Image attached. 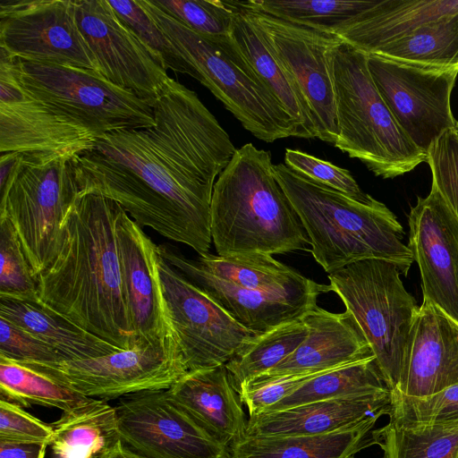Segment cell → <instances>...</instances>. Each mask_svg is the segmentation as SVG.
<instances>
[{
    "label": "cell",
    "mask_w": 458,
    "mask_h": 458,
    "mask_svg": "<svg viewBox=\"0 0 458 458\" xmlns=\"http://www.w3.org/2000/svg\"><path fill=\"white\" fill-rule=\"evenodd\" d=\"M103 136L25 89L16 101L0 103L1 154L51 153L72 158Z\"/></svg>",
    "instance_id": "cell-21"
},
{
    "label": "cell",
    "mask_w": 458,
    "mask_h": 458,
    "mask_svg": "<svg viewBox=\"0 0 458 458\" xmlns=\"http://www.w3.org/2000/svg\"><path fill=\"white\" fill-rule=\"evenodd\" d=\"M107 2L166 71L187 74L202 83L203 79L198 70L164 33L142 7L140 0Z\"/></svg>",
    "instance_id": "cell-37"
},
{
    "label": "cell",
    "mask_w": 458,
    "mask_h": 458,
    "mask_svg": "<svg viewBox=\"0 0 458 458\" xmlns=\"http://www.w3.org/2000/svg\"><path fill=\"white\" fill-rule=\"evenodd\" d=\"M368 55L372 80L403 131L427 153L457 121L451 108V95L458 67L423 66Z\"/></svg>",
    "instance_id": "cell-12"
},
{
    "label": "cell",
    "mask_w": 458,
    "mask_h": 458,
    "mask_svg": "<svg viewBox=\"0 0 458 458\" xmlns=\"http://www.w3.org/2000/svg\"><path fill=\"white\" fill-rule=\"evenodd\" d=\"M47 445L0 439V458H44Z\"/></svg>",
    "instance_id": "cell-46"
},
{
    "label": "cell",
    "mask_w": 458,
    "mask_h": 458,
    "mask_svg": "<svg viewBox=\"0 0 458 458\" xmlns=\"http://www.w3.org/2000/svg\"><path fill=\"white\" fill-rule=\"evenodd\" d=\"M389 421L403 427L458 422V384L425 397L391 399Z\"/></svg>",
    "instance_id": "cell-40"
},
{
    "label": "cell",
    "mask_w": 458,
    "mask_h": 458,
    "mask_svg": "<svg viewBox=\"0 0 458 458\" xmlns=\"http://www.w3.org/2000/svg\"><path fill=\"white\" fill-rule=\"evenodd\" d=\"M0 296L38 299V277L18 235L6 217H0Z\"/></svg>",
    "instance_id": "cell-39"
},
{
    "label": "cell",
    "mask_w": 458,
    "mask_h": 458,
    "mask_svg": "<svg viewBox=\"0 0 458 458\" xmlns=\"http://www.w3.org/2000/svg\"><path fill=\"white\" fill-rule=\"evenodd\" d=\"M115 235L124 295L136 338L178 344L162 293L157 245L120 205Z\"/></svg>",
    "instance_id": "cell-19"
},
{
    "label": "cell",
    "mask_w": 458,
    "mask_h": 458,
    "mask_svg": "<svg viewBox=\"0 0 458 458\" xmlns=\"http://www.w3.org/2000/svg\"><path fill=\"white\" fill-rule=\"evenodd\" d=\"M53 429L17 403L0 399V439L50 445Z\"/></svg>",
    "instance_id": "cell-45"
},
{
    "label": "cell",
    "mask_w": 458,
    "mask_h": 458,
    "mask_svg": "<svg viewBox=\"0 0 458 458\" xmlns=\"http://www.w3.org/2000/svg\"><path fill=\"white\" fill-rule=\"evenodd\" d=\"M70 159L51 153H21L0 191V217L12 223L37 277L55 258L81 193Z\"/></svg>",
    "instance_id": "cell-7"
},
{
    "label": "cell",
    "mask_w": 458,
    "mask_h": 458,
    "mask_svg": "<svg viewBox=\"0 0 458 458\" xmlns=\"http://www.w3.org/2000/svg\"><path fill=\"white\" fill-rule=\"evenodd\" d=\"M408 222L423 299L458 322V221L432 184L427 197H418Z\"/></svg>",
    "instance_id": "cell-18"
},
{
    "label": "cell",
    "mask_w": 458,
    "mask_h": 458,
    "mask_svg": "<svg viewBox=\"0 0 458 458\" xmlns=\"http://www.w3.org/2000/svg\"><path fill=\"white\" fill-rule=\"evenodd\" d=\"M383 458H457L458 422L403 427L392 421L371 432Z\"/></svg>",
    "instance_id": "cell-34"
},
{
    "label": "cell",
    "mask_w": 458,
    "mask_h": 458,
    "mask_svg": "<svg viewBox=\"0 0 458 458\" xmlns=\"http://www.w3.org/2000/svg\"><path fill=\"white\" fill-rule=\"evenodd\" d=\"M21 153L7 152L0 156V191L6 185L10 176L17 166Z\"/></svg>",
    "instance_id": "cell-47"
},
{
    "label": "cell",
    "mask_w": 458,
    "mask_h": 458,
    "mask_svg": "<svg viewBox=\"0 0 458 458\" xmlns=\"http://www.w3.org/2000/svg\"><path fill=\"white\" fill-rule=\"evenodd\" d=\"M273 172L305 229L313 258L327 273L360 260L382 259L407 276L412 253L403 242V226L384 203L374 198L358 201L284 164L273 165Z\"/></svg>",
    "instance_id": "cell-4"
},
{
    "label": "cell",
    "mask_w": 458,
    "mask_h": 458,
    "mask_svg": "<svg viewBox=\"0 0 458 458\" xmlns=\"http://www.w3.org/2000/svg\"><path fill=\"white\" fill-rule=\"evenodd\" d=\"M166 391L227 448L246 436L248 419L225 365L188 371Z\"/></svg>",
    "instance_id": "cell-24"
},
{
    "label": "cell",
    "mask_w": 458,
    "mask_h": 458,
    "mask_svg": "<svg viewBox=\"0 0 458 458\" xmlns=\"http://www.w3.org/2000/svg\"><path fill=\"white\" fill-rule=\"evenodd\" d=\"M377 420L322 435L245 436L229 446L227 458H351L374 445Z\"/></svg>",
    "instance_id": "cell-27"
},
{
    "label": "cell",
    "mask_w": 458,
    "mask_h": 458,
    "mask_svg": "<svg viewBox=\"0 0 458 458\" xmlns=\"http://www.w3.org/2000/svg\"><path fill=\"white\" fill-rule=\"evenodd\" d=\"M239 4L259 29L307 112L316 138L335 144L337 125L331 52L342 39Z\"/></svg>",
    "instance_id": "cell-11"
},
{
    "label": "cell",
    "mask_w": 458,
    "mask_h": 458,
    "mask_svg": "<svg viewBox=\"0 0 458 458\" xmlns=\"http://www.w3.org/2000/svg\"><path fill=\"white\" fill-rule=\"evenodd\" d=\"M212 276L236 286L258 291H286L311 287L316 282L267 254H242L229 257L210 253L194 259Z\"/></svg>",
    "instance_id": "cell-30"
},
{
    "label": "cell",
    "mask_w": 458,
    "mask_h": 458,
    "mask_svg": "<svg viewBox=\"0 0 458 458\" xmlns=\"http://www.w3.org/2000/svg\"><path fill=\"white\" fill-rule=\"evenodd\" d=\"M55 458H97L120 439L115 407L90 398L50 424Z\"/></svg>",
    "instance_id": "cell-29"
},
{
    "label": "cell",
    "mask_w": 458,
    "mask_h": 458,
    "mask_svg": "<svg viewBox=\"0 0 458 458\" xmlns=\"http://www.w3.org/2000/svg\"><path fill=\"white\" fill-rule=\"evenodd\" d=\"M301 318L309 327L306 339L279 364L258 377L327 371L375 357L363 331L348 310L333 313L317 305Z\"/></svg>",
    "instance_id": "cell-22"
},
{
    "label": "cell",
    "mask_w": 458,
    "mask_h": 458,
    "mask_svg": "<svg viewBox=\"0 0 458 458\" xmlns=\"http://www.w3.org/2000/svg\"><path fill=\"white\" fill-rule=\"evenodd\" d=\"M120 439L146 458H227L228 448L165 390L142 391L115 406Z\"/></svg>",
    "instance_id": "cell-15"
},
{
    "label": "cell",
    "mask_w": 458,
    "mask_h": 458,
    "mask_svg": "<svg viewBox=\"0 0 458 458\" xmlns=\"http://www.w3.org/2000/svg\"><path fill=\"white\" fill-rule=\"evenodd\" d=\"M284 165L299 174L343 192L358 201L369 202L373 199L362 191L348 170L301 150L286 148Z\"/></svg>",
    "instance_id": "cell-41"
},
{
    "label": "cell",
    "mask_w": 458,
    "mask_h": 458,
    "mask_svg": "<svg viewBox=\"0 0 458 458\" xmlns=\"http://www.w3.org/2000/svg\"><path fill=\"white\" fill-rule=\"evenodd\" d=\"M273 165L268 151L246 143L217 177L210 231L218 256L308 250V235Z\"/></svg>",
    "instance_id": "cell-3"
},
{
    "label": "cell",
    "mask_w": 458,
    "mask_h": 458,
    "mask_svg": "<svg viewBox=\"0 0 458 458\" xmlns=\"http://www.w3.org/2000/svg\"><path fill=\"white\" fill-rule=\"evenodd\" d=\"M0 48L25 61L100 72L78 27L74 0L2 1Z\"/></svg>",
    "instance_id": "cell-14"
},
{
    "label": "cell",
    "mask_w": 458,
    "mask_h": 458,
    "mask_svg": "<svg viewBox=\"0 0 458 458\" xmlns=\"http://www.w3.org/2000/svg\"><path fill=\"white\" fill-rule=\"evenodd\" d=\"M371 54L434 67H458V13L422 27Z\"/></svg>",
    "instance_id": "cell-35"
},
{
    "label": "cell",
    "mask_w": 458,
    "mask_h": 458,
    "mask_svg": "<svg viewBox=\"0 0 458 458\" xmlns=\"http://www.w3.org/2000/svg\"><path fill=\"white\" fill-rule=\"evenodd\" d=\"M458 13V0H377L335 36L371 54L428 24Z\"/></svg>",
    "instance_id": "cell-25"
},
{
    "label": "cell",
    "mask_w": 458,
    "mask_h": 458,
    "mask_svg": "<svg viewBox=\"0 0 458 458\" xmlns=\"http://www.w3.org/2000/svg\"><path fill=\"white\" fill-rule=\"evenodd\" d=\"M389 391L391 392L373 357L317 376L265 411L283 410L321 400Z\"/></svg>",
    "instance_id": "cell-31"
},
{
    "label": "cell",
    "mask_w": 458,
    "mask_h": 458,
    "mask_svg": "<svg viewBox=\"0 0 458 458\" xmlns=\"http://www.w3.org/2000/svg\"><path fill=\"white\" fill-rule=\"evenodd\" d=\"M18 59L21 85L30 96L103 135L155 124L151 106L97 71Z\"/></svg>",
    "instance_id": "cell-9"
},
{
    "label": "cell",
    "mask_w": 458,
    "mask_h": 458,
    "mask_svg": "<svg viewBox=\"0 0 458 458\" xmlns=\"http://www.w3.org/2000/svg\"><path fill=\"white\" fill-rule=\"evenodd\" d=\"M155 124L105 134L72 157L82 192L104 195L140 226L208 253L216 179L235 153L195 91L171 79L153 106Z\"/></svg>",
    "instance_id": "cell-1"
},
{
    "label": "cell",
    "mask_w": 458,
    "mask_h": 458,
    "mask_svg": "<svg viewBox=\"0 0 458 458\" xmlns=\"http://www.w3.org/2000/svg\"><path fill=\"white\" fill-rule=\"evenodd\" d=\"M329 371V370H327ZM327 371L284 375L273 377H255L242 385L237 393L249 416L267 411L307 381Z\"/></svg>",
    "instance_id": "cell-43"
},
{
    "label": "cell",
    "mask_w": 458,
    "mask_h": 458,
    "mask_svg": "<svg viewBox=\"0 0 458 458\" xmlns=\"http://www.w3.org/2000/svg\"><path fill=\"white\" fill-rule=\"evenodd\" d=\"M0 399L29 407L74 409L90 397L82 395L46 375L16 361L0 357Z\"/></svg>",
    "instance_id": "cell-36"
},
{
    "label": "cell",
    "mask_w": 458,
    "mask_h": 458,
    "mask_svg": "<svg viewBox=\"0 0 458 458\" xmlns=\"http://www.w3.org/2000/svg\"><path fill=\"white\" fill-rule=\"evenodd\" d=\"M337 140L335 147L361 161L376 176L411 172L428 155L403 131L380 96L368 55L343 40L331 52Z\"/></svg>",
    "instance_id": "cell-5"
},
{
    "label": "cell",
    "mask_w": 458,
    "mask_h": 458,
    "mask_svg": "<svg viewBox=\"0 0 458 458\" xmlns=\"http://www.w3.org/2000/svg\"><path fill=\"white\" fill-rule=\"evenodd\" d=\"M427 155L432 184L458 221V140L454 131L450 130L436 140Z\"/></svg>",
    "instance_id": "cell-42"
},
{
    "label": "cell",
    "mask_w": 458,
    "mask_h": 458,
    "mask_svg": "<svg viewBox=\"0 0 458 458\" xmlns=\"http://www.w3.org/2000/svg\"><path fill=\"white\" fill-rule=\"evenodd\" d=\"M0 357L19 363L64 361L51 346L3 318H0Z\"/></svg>",
    "instance_id": "cell-44"
},
{
    "label": "cell",
    "mask_w": 458,
    "mask_h": 458,
    "mask_svg": "<svg viewBox=\"0 0 458 458\" xmlns=\"http://www.w3.org/2000/svg\"><path fill=\"white\" fill-rule=\"evenodd\" d=\"M142 7L201 75L202 85L254 137L267 143L304 138L298 124L271 95L229 35L208 38L188 29L151 0Z\"/></svg>",
    "instance_id": "cell-6"
},
{
    "label": "cell",
    "mask_w": 458,
    "mask_h": 458,
    "mask_svg": "<svg viewBox=\"0 0 458 458\" xmlns=\"http://www.w3.org/2000/svg\"><path fill=\"white\" fill-rule=\"evenodd\" d=\"M391 411V392L304 403L249 416L246 436H312L357 426Z\"/></svg>",
    "instance_id": "cell-23"
},
{
    "label": "cell",
    "mask_w": 458,
    "mask_h": 458,
    "mask_svg": "<svg viewBox=\"0 0 458 458\" xmlns=\"http://www.w3.org/2000/svg\"><path fill=\"white\" fill-rule=\"evenodd\" d=\"M159 255L174 269L201 289L237 324L253 335L301 319L317 306L318 297L331 292L330 285L286 291H258L236 286L206 272L194 259L169 244L157 245Z\"/></svg>",
    "instance_id": "cell-17"
},
{
    "label": "cell",
    "mask_w": 458,
    "mask_h": 458,
    "mask_svg": "<svg viewBox=\"0 0 458 458\" xmlns=\"http://www.w3.org/2000/svg\"><path fill=\"white\" fill-rule=\"evenodd\" d=\"M458 384V322L423 299L391 399L420 398Z\"/></svg>",
    "instance_id": "cell-20"
},
{
    "label": "cell",
    "mask_w": 458,
    "mask_h": 458,
    "mask_svg": "<svg viewBox=\"0 0 458 458\" xmlns=\"http://www.w3.org/2000/svg\"><path fill=\"white\" fill-rule=\"evenodd\" d=\"M97 458H146L131 449L124 446L122 440H119L113 447L98 455Z\"/></svg>",
    "instance_id": "cell-48"
},
{
    "label": "cell",
    "mask_w": 458,
    "mask_h": 458,
    "mask_svg": "<svg viewBox=\"0 0 458 458\" xmlns=\"http://www.w3.org/2000/svg\"><path fill=\"white\" fill-rule=\"evenodd\" d=\"M457 458H458V455H457Z\"/></svg>",
    "instance_id": "cell-51"
},
{
    "label": "cell",
    "mask_w": 458,
    "mask_h": 458,
    "mask_svg": "<svg viewBox=\"0 0 458 458\" xmlns=\"http://www.w3.org/2000/svg\"><path fill=\"white\" fill-rule=\"evenodd\" d=\"M454 131L455 135H456V138H457V140H458V122L456 123V125H455V127H454Z\"/></svg>",
    "instance_id": "cell-49"
},
{
    "label": "cell",
    "mask_w": 458,
    "mask_h": 458,
    "mask_svg": "<svg viewBox=\"0 0 458 458\" xmlns=\"http://www.w3.org/2000/svg\"><path fill=\"white\" fill-rule=\"evenodd\" d=\"M400 274L394 263L365 259L328 275L331 292L339 296L363 331L391 392L399 384L420 310Z\"/></svg>",
    "instance_id": "cell-8"
},
{
    "label": "cell",
    "mask_w": 458,
    "mask_h": 458,
    "mask_svg": "<svg viewBox=\"0 0 458 458\" xmlns=\"http://www.w3.org/2000/svg\"><path fill=\"white\" fill-rule=\"evenodd\" d=\"M0 318L51 346L64 361L95 358L123 350L76 325L38 298L0 296Z\"/></svg>",
    "instance_id": "cell-26"
},
{
    "label": "cell",
    "mask_w": 458,
    "mask_h": 458,
    "mask_svg": "<svg viewBox=\"0 0 458 458\" xmlns=\"http://www.w3.org/2000/svg\"><path fill=\"white\" fill-rule=\"evenodd\" d=\"M351 458H354V457H351Z\"/></svg>",
    "instance_id": "cell-50"
},
{
    "label": "cell",
    "mask_w": 458,
    "mask_h": 458,
    "mask_svg": "<svg viewBox=\"0 0 458 458\" xmlns=\"http://www.w3.org/2000/svg\"><path fill=\"white\" fill-rule=\"evenodd\" d=\"M158 272L166 311L188 371L225 365L255 335L160 255Z\"/></svg>",
    "instance_id": "cell-13"
},
{
    "label": "cell",
    "mask_w": 458,
    "mask_h": 458,
    "mask_svg": "<svg viewBox=\"0 0 458 458\" xmlns=\"http://www.w3.org/2000/svg\"><path fill=\"white\" fill-rule=\"evenodd\" d=\"M21 364L82 395L107 400L142 391L168 389L188 372L178 344L140 339L131 348L104 356Z\"/></svg>",
    "instance_id": "cell-10"
},
{
    "label": "cell",
    "mask_w": 458,
    "mask_h": 458,
    "mask_svg": "<svg viewBox=\"0 0 458 458\" xmlns=\"http://www.w3.org/2000/svg\"><path fill=\"white\" fill-rule=\"evenodd\" d=\"M119 204L95 192L78 196L58 250L38 276V300L121 349L136 338L125 300L115 235Z\"/></svg>",
    "instance_id": "cell-2"
},
{
    "label": "cell",
    "mask_w": 458,
    "mask_h": 458,
    "mask_svg": "<svg viewBox=\"0 0 458 458\" xmlns=\"http://www.w3.org/2000/svg\"><path fill=\"white\" fill-rule=\"evenodd\" d=\"M162 11L195 33L208 38L227 36L236 0H151Z\"/></svg>",
    "instance_id": "cell-38"
},
{
    "label": "cell",
    "mask_w": 458,
    "mask_h": 458,
    "mask_svg": "<svg viewBox=\"0 0 458 458\" xmlns=\"http://www.w3.org/2000/svg\"><path fill=\"white\" fill-rule=\"evenodd\" d=\"M308 334L309 327L301 318L253 335L225 364L236 392L242 385L269 371L292 354Z\"/></svg>",
    "instance_id": "cell-32"
},
{
    "label": "cell",
    "mask_w": 458,
    "mask_h": 458,
    "mask_svg": "<svg viewBox=\"0 0 458 458\" xmlns=\"http://www.w3.org/2000/svg\"><path fill=\"white\" fill-rule=\"evenodd\" d=\"M377 0H244L251 10L318 32L335 35Z\"/></svg>",
    "instance_id": "cell-33"
},
{
    "label": "cell",
    "mask_w": 458,
    "mask_h": 458,
    "mask_svg": "<svg viewBox=\"0 0 458 458\" xmlns=\"http://www.w3.org/2000/svg\"><path fill=\"white\" fill-rule=\"evenodd\" d=\"M78 27L100 73L144 102L156 105L172 78L107 0H74Z\"/></svg>",
    "instance_id": "cell-16"
},
{
    "label": "cell",
    "mask_w": 458,
    "mask_h": 458,
    "mask_svg": "<svg viewBox=\"0 0 458 458\" xmlns=\"http://www.w3.org/2000/svg\"><path fill=\"white\" fill-rule=\"evenodd\" d=\"M229 37L262 84L298 124L305 139L316 138L307 112L293 83L276 59L259 29L237 1Z\"/></svg>",
    "instance_id": "cell-28"
}]
</instances>
